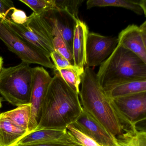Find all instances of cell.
Instances as JSON below:
<instances>
[{
    "instance_id": "obj_10",
    "label": "cell",
    "mask_w": 146,
    "mask_h": 146,
    "mask_svg": "<svg viewBox=\"0 0 146 146\" xmlns=\"http://www.w3.org/2000/svg\"><path fill=\"white\" fill-rule=\"evenodd\" d=\"M48 144L80 145L67 128H46L34 130L24 136L16 145Z\"/></svg>"
},
{
    "instance_id": "obj_9",
    "label": "cell",
    "mask_w": 146,
    "mask_h": 146,
    "mask_svg": "<svg viewBox=\"0 0 146 146\" xmlns=\"http://www.w3.org/2000/svg\"><path fill=\"white\" fill-rule=\"evenodd\" d=\"M72 124L77 130L101 145L118 146L116 137L83 109L81 115Z\"/></svg>"
},
{
    "instance_id": "obj_8",
    "label": "cell",
    "mask_w": 146,
    "mask_h": 146,
    "mask_svg": "<svg viewBox=\"0 0 146 146\" xmlns=\"http://www.w3.org/2000/svg\"><path fill=\"white\" fill-rule=\"evenodd\" d=\"M33 81L31 99V113L29 133L34 131L37 127L41 106L53 79L42 67L33 68Z\"/></svg>"
},
{
    "instance_id": "obj_7",
    "label": "cell",
    "mask_w": 146,
    "mask_h": 146,
    "mask_svg": "<svg viewBox=\"0 0 146 146\" xmlns=\"http://www.w3.org/2000/svg\"><path fill=\"white\" fill-rule=\"evenodd\" d=\"M118 44L117 37L89 33L86 47V67L91 68L100 65L111 55Z\"/></svg>"
},
{
    "instance_id": "obj_18",
    "label": "cell",
    "mask_w": 146,
    "mask_h": 146,
    "mask_svg": "<svg viewBox=\"0 0 146 146\" xmlns=\"http://www.w3.org/2000/svg\"><path fill=\"white\" fill-rule=\"evenodd\" d=\"M31 113V105L30 103L18 106L14 109L3 112L1 115L15 125L29 132Z\"/></svg>"
},
{
    "instance_id": "obj_2",
    "label": "cell",
    "mask_w": 146,
    "mask_h": 146,
    "mask_svg": "<svg viewBox=\"0 0 146 146\" xmlns=\"http://www.w3.org/2000/svg\"><path fill=\"white\" fill-rule=\"evenodd\" d=\"M81 84L79 97L83 109L112 135H121L124 131L123 125L92 69L86 67Z\"/></svg>"
},
{
    "instance_id": "obj_31",
    "label": "cell",
    "mask_w": 146,
    "mask_h": 146,
    "mask_svg": "<svg viewBox=\"0 0 146 146\" xmlns=\"http://www.w3.org/2000/svg\"><path fill=\"white\" fill-rule=\"evenodd\" d=\"M141 35L146 48V31H141Z\"/></svg>"
},
{
    "instance_id": "obj_23",
    "label": "cell",
    "mask_w": 146,
    "mask_h": 146,
    "mask_svg": "<svg viewBox=\"0 0 146 146\" xmlns=\"http://www.w3.org/2000/svg\"><path fill=\"white\" fill-rule=\"evenodd\" d=\"M53 45L55 51L62 55L71 63V64L74 65L73 52L66 43L58 31L55 32Z\"/></svg>"
},
{
    "instance_id": "obj_19",
    "label": "cell",
    "mask_w": 146,
    "mask_h": 146,
    "mask_svg": "<svg viewBox=\"0 0 146 146\" xmlns=\"http://www.w3.org/2000/svg\"><path fill=\"white\" fill-rule=\"evenodd\" d=\"M118 146H146V133L135 128L125 130L116 137Z\"/></svg>"
},
{
    "instance_id": "obj_34",
    "label": "cell",
    "mask_w": 146,
    "mask_h": 146,
    "mask_svg": "<svg viewBox=\"0 0 146 146\" xmlns=\"http://www.w3.org/2000/svg\"><path fill=\"white\" fill-rule=\"evenodd\" d=\"M2 99L1 98H0V109L2 107Z\"/></svg>"
},
{
    "instance_id": "obj_13",
    "label": "cell",
    "mask_w": 146,
    "mask_h": 146,
    "mask_svg": "<svg viewBox=\"0 0 146 146\" xmlns=\"http://www.w3.org/2000/svg\"><path fill=\"white\" fill-rule=\"evenodd\" d=\"M89 33L88 27L85 22L79 19L76 22L73 44L74 66L84 69L86 64V47Z\"/></svg>"
},
{
    "instance_id": "obj_6",
    "label": "cell",
    "mask_w": 146,
    "mask_h": 146,
    "mask_svg": "<svg viewBox=\"0 0 146 146\" xmlns=\"http://www.w3.org/2000/svg\"><path fill=\"white\" fill-rule=\"evenodd\" d=\"M110 101L124 131L133 128L138 123L146 120V91Z\"/></svg>"
},
{
    "instance_id": "obj_30",
    "label": "cell",
    "mask_w": 146,
    "mask_h": 146,
    "mask_svg": "<svg viewBox=\"0 0 146 146\" xmlns=\"http://www.w3.org/2000/svg\"><path fill=\"white\" fill-rule=\"evenodd\" d=\"M139 4L143 9L144 14L146 17V0H141L139 1Z\"/></svg>"
},
{
    "instance_id": "obj_15",
    "label": "cell",
    "mask_w": 146,
    "mask_h": 146,
    "mask_svg": "<svg viewBox=\"0 0 146 146\" xmlns=\"http://www.w3.org/2000/svg\"><path fill=\"white\" fill-rule=\"evenodd\" d=\"M0 114V146H14L29 133Z\"/></svg>"
},
{
    "instance_id": "obj_27",
    "label": "cell",
    "mask_w": 146,
    "mask_h": 146,
    "mask_svg": "<svg viewBox=\"0 0 146 146\" xmlns=\"http://www.w3.org/2000/svg\"><path fill=\"white\" fill-rule=\"evenodd\" d=\"M15 7L13 3L11 1L0 0V18L8 19V15L12 12Z\"/></svg>"
},
{
    "instance_id": "obj_17",
    "label": "cell",
    "mask_w": 146,
    "mask_h": 146,
    "mask_svg": "<svg viewBox=\"0 0 146 146\" xmlns=\"http://www.w3.org/2000/svg\"><path fill=\"white\" fill-rule=\"evenodd\" d=\"M86 5L87 9L94 7H119L131 10L139 15L144 14L143 9L139 4V1L88 0Z\"/></svg>"
},
{
    "instance_id": "obj_14",
    "label": "cell",
    "mask_w": 146,
    "mask_h": 146,
    "mask_svg": "<svg viewBox=\"0 0 146 146\" xmlns=\"http://www.w3.org/2000/svg\"><path fill=\"white\" fill-rule=\"evenodd\" d=\"M12 29L24 40L50 57V54L54 51L53 44L42 38L27 27L25 24L19 25L6 19Z\"/></svg>"
},
{
    "instance_id": "obj_16",
    "label": "cell",
    "mask_w": 146,
    "mask_h": 146,
    "mask_svg": "<svg viewBox=\"0 0 146 146\" xmlns=\"http://www.w3.org/2000/svg\"><path fill=\"white\" fill-rule=\"evenodd\" d=\"M146 91V81H135L123 83L104 90L110 99L132 95Z\"/></svg>"
},
{
    "instance_id": "obj_21",
    "label": "cell",
    "mask_w": 146,
    "mask_h": 146,
    "mask_svg": "<svg viewBox=\"0 0 146 146\" xmlns=\"http://www.w3.org/2000/svg\"><path fill=\"white\" fill-rule=\"evenodd\" d=\"M33 10V13L41 14L52 9H56L55 0H20Z\"/></svg>"
},
{
    "instance_id": "obj_20",
    "label": "cell",
    "mask_w": 146,
    "mask_h": 146,
    "mask_svg": "<svg viewBox=\"0 0 146 146\" xmlns=\"http://www.w3.org/2000/svg\"><path fill=\"white\" fill-rule=\"evenodd\" d=\"M59 71L62 79L74 91L80 94V86L84 69L73 66L65 68L56 69Z\"/></svg>"
},
{
    "instance_id": "obj_4",
    "label": "cell",
    "mask_w": 146,
    "mask_h": 146,
    "mask_svg": "<svg viewBox=\"0 0 146 146\" xmlns=\"http://www.w3.org/2000/svg\"><path fill=\"white\" fill-rule=\"evenodd\" d=\"M29 65L22 61L0 72V94L14 106L31 103L33 70Z\"/></svg>"
},
{
    "instance_id": "obj_26",
    "label": "cell",
    "mask_w": 146,
    "mask_h": 146,
    "mask_svg": "<svg viewBox=\"0 0 146 146\" xmlns=\"http://www.w3.org/2000/svg\"><path fill=\"white\" fill-rule=\"evenodd\" d=\"M9 19L16 24L24 25L27 21L28 17L23 10L14 7Z\"/></svg>"
},
{
    "instance_id": "obj_32",
    "label": "cell",
    "mask_w": 146,
    "mask_h": 146,
    "mask_svg": "<svg viewBox=\"0 0 146 146\" xmlns=\"http://www.w3.org/2000/svg\"><path fill=\"white\" fill-rule=\"evenodd\" d=\"M139 28L141 31H146V20L143 24L141 25Z\"/></svg>"
},
{
    "instance_id": "obj_11",
    "label": "cell",
    "mask_w": 146,
    "mask_h": 146,
    "mask_svg": "<svg viewBox=\"0 0 146 146\" xmlns=\"http://www.w3.org/2000/svg\"><path fill=\"white\" fill-rule=\"evenodd\" d=\"M48 21L53 31H58L73 52L74 31L76 21L66 12L52 9L41 14Z\"/></svg>"
},
{
    "instance_id": "obj_12",
    "label": "cell",
    "mask_w": 146,
    "mask_h": 146,
    "mask_svg": "<svg viewBox=\"0 0 146 146\" xmlns=\"http://www.w3.org/2000/svg\"><path fill=\"white\" fill-rule=\"evenodd\" d=\"M118 44L139 57L146 64V48L139 27L128 26L119 33Z\"/></svg>"
},
{
    "instance_id": "obj_33",
    "label": "cell",
    "mask_w": 146,
    "mask_h": 146,
    "mask_svg": "<svg viewBox=\"0 0 146 146\" xmlns=\"http://www.w3.org/2000/svg\"><path fill=\"white\" fill-rule=\"evenodd\" d=\"M3 59L2 57L0 56V72L3 68Z\"/></svg>"
},
{
    "instance_id": "obj_29",
    "label": "cell",
    "mask_w": 146,
    "mask_h": 146,
    "mask_svg": "<svg viewBox=\"0 0 146 146\" xmlns=\"http://www.w3.org/2000/svg\"><path fill=\"white\" fill-rule=\"evenodd\" d=\"M134 128L138 131L146 133V120L138 123L135 125Z\"/></svg>"
},
{
    "instance_id": "obj_1",
    "label": "cell",
    "mask_w": 146,
    "mask_h": 146,
    "mask_svg": "<svg viewBox=\"0 0 146 146\" xmlns=\"http://www.w3.org/2000/svg\"><path fill=\"white\" fill-rule=\"evenodd\" d=\"M82 111L79 94L68 85L59 71L55 69L41 106L38 124L34 130L67 128Z\"/></svg>"
},
{
    "instance_id": "obj_25",
    "label": "cell",
    "mask_w": 146,
    "mask_h": 146,
    "mask_svg": "<svg viewBox=\"0 0 146 146\" xmlns=\"http://www.w3.org/2000/svg\"><path fill=\"white\" fill-rule=\"evenodd\" d=\"M50 57L55 66L56 69L65 68L73 66L67 59L56 51H54L50 54Z\"/></svg>"
},
{
    "instance_id": "obj_24",
    "label": "cell",
    "mask_w": 146,
    "mask_h": 146,
    "mask_svg": "<svg viewBox=\"0 0 146 146\" xmlns=\"http://www.w3.org/2000/svg\"><path fill=\"white\" fill-rule=\"evenodd\" d=\"M67 129L74 136L78 143L82 146H103L77 130L72 124L67 127Z\"/></svg>"
},
{
    "instance_id": "obj_5",
    "label": "cell",
    "mask_w": 146,
    "mask_h": 146,
    "mask_svg": "<svg viewBox=\"0 0 146 146\" xmlns=\"http://www.w3.org/2000/svg\"><path fill=\"white\" fill-rule=\"evenodd\" d=\"M0 39L22 61L56 69L50 57L19 36L11 28L6 19L0 18Z\"/></svg>"
},
{
    "instance_id": "obj_22",
    "label": "cell",
    "mask_w": 146,
    "mask_h": 146,
    "mask_svg": "<svg viewBox=\"0 0 146 146\" xmlns=\"http://www.w3.org/2000/svg\"><path fill=\"white\" fill-rule=\"evenodd\" d=\"M83 2L82 0H55L56 9L66 12L76 21L80 19L78 11Z\"/></svg>"
},
{
    "instance_id": "obj_3",
    "label": "cell",
    "mask_w": 146,
    "mask_h": 146,
    "mask_svg": "<svg viewBox=\"0 0 146 146\" xmlns=\"http://www.w3.org/2000/svg\"><path fill=\"white\" fill-rule=\"evenodd\" d=\"M103 90L135 81H146V64L135 54L118 44L104 61L97 73Z\"/></svg>"
},
{
    "instance_id": "obj_28",
    "label": "cell",
    "mask_w": 146,
    "mask_h": 146,
    "mask_svg": "<svg viewBox=\"0 0 146 146\" xmlns=\"http://www.w3.org/2000/svg\"><path fill=\"white\" fill-rule=\"evenodd\" d=\"M14 146H82L81 145H67L56 144H32V145H16Z\"/></svg>"
}]
</instances>
